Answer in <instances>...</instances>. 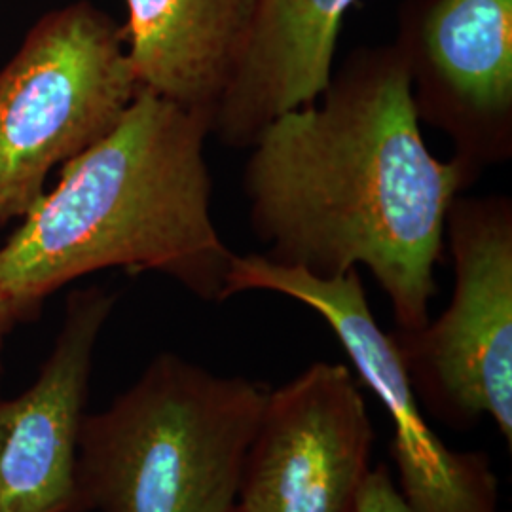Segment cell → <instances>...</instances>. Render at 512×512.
<instances>
[{
	"label": "cell",
	"mask_w": 512,
	"mask_h": 512,
	"mask_svg": "<svg viewBox=\"0 0 512 512\" xmlns=\"http://www.w3.org/2000/svg\"><path fill=\"white\" fill-rule=\"evenodd\" d=\"M321 97L275 118L251 147L243 190L262 256L319 277L363 264L395 329H421L450 205L476 179L425 145L395 46L353 52Z\"/></svg>",
	"instance_id": "cell-1"
},
{
	"label": "cell",
	"mask_w": 512,
	"mask_h": 512,
	"mask_svg": "<svg viewBox=\"0 0 512 512\" xmlns=\"http://www.w3.org/2000/svg\"><path fill=\"white\" fill-rule=\"evenodd\" d=\"M211 124L139 88L120 122L59 169L0 243V289L42 311L84 275L120 268L171 277L224 302L232 253L211 217Z\"/></svg>",
	"instance_id": "cell-2"
},
{
	"label": "cell",
	"mask_w": 512,
	"mask_h": 512,
	"mask_svg": "<svg viewBox=\"0 0 512 512\" xmlns=\"http://www.w3.org/2000/svg\"><path fill=\"white\" fill-rule=\"evenodd\" d=\"M270 387L165 351L86 414L76 512H234L245 454Z\"/></svg>",
	"instance_id": "cell-3"
},
{
	"label": "cell",
	"mask_w": 512,
	"mask_h": 512,
	"mask_svg": "<svg viewBox=\"0 0 512 512\" xmlns=\"http://www.w3.org/2000/svg\"><path fill=\"white\" fill-rule=\"evenodd\" d=\"M139 92L124 25L88 0L38 19L0 69V230L25 219L55 169L114 128Z\"/></svg>",
	"instance_id": "cell-4"
},
{
	"label": "cell",
	"mask_w": 512,
	"mask_h": 512,
	"mask_svg": "<svg viewBox=\"0 0 512 512\" xmlns=\"http://www.w3.org/2000/svg\"><path fill=\"white\" fill-rule=\"evenodd\" d=\"M454 260L448 308L421 329H393L425 412L452 429L484 416L512 446V202L458 196L446 217Z\"/></svg>",
	"instance_id": "cell-5"
},
{
	"label": "cell",
	"mask_w": 512,
	"mask_h": 512,
	"mask_svg": "<svg viewBox=\"0 0 512 512\" xmlns=\"http://www.w3.org/2000/svg\"><path fill=\"white\" fill-rule=\"evenodd\" d=\"M247 291L289 296L315 311L348 353L393 423L399 490L416 512H499V480L482 452L448 448L423 416L403 359L368 306L359 270L319 277L262 255H234L224 300Z\"/></svg>",
	"instance_id": "cell-6"
},
{
	"label": "cell",
	"mask_w": 512,
	"mask_h": 512,
	"mask_svg": "<svg viewBox=\"0 0 512 512\" xmlns=\"http://www.w3.org/2000/svg\"><path fill=\"white\" fill-rule=\"evenodd\" d=\"M374 427L351 370L313 363L270 389L239 478L236 512H355Z\"/></svg>",
	"instance_id": "cell-7"
},
{
	"label": "cell",
	"mask_w": 512,
	"mask_h": 512,
	"mask_svg": "<svg viewBox=\"0 0 512 512\" xmlns=\"http://www.w3.org/2000/svg\"><path fill=\"white\" fill-rule=\"evenodd\" d=\"M420 122L478 179L512 158V0H410L393 44Z\"/></svg>",
	"instance_id": "cell-8"
},
{
	"label": "cell",
	"mask_w": 512,
	"mask_h": 512,
	"mask_svg": "<svg viewBox=\"0 0 512 512\" xmlns=\"http://www.w3.org/2000/svg\"><path fill=\"white\" fill-rule=\"evenodd\" d=\"M116 300L103 287L69 294L35 382L16 397L0 389V512H76L78 439L93 359Z\"/></svg>",
	"instance_id": "cell-9"
},
{
	"label": "cell",
	"mask_w": 512,
	"mask_h": 512,
	"mask_svg": "<svg viewBox=\"0 0 512 512\" xmlns=\"http://www.w3.org/2000/svg\"><path fill=\"white\" fill-rule=\"evenodd\" d=\"M357 0H258L238 74L215 114L211 135L251 148L270 122L313 105L329 86L336 42Z\"/></svg>",
	"instance_id": "cell-10"
},
{
	"label": "cell",
	"mask_w": 512,
	"mask_h": 512,
	"mask_svg": "<svg viewBox=\"0 0 512 512\" xmlns=\"http://www.w3.org/2000/svg\"><path fill=\"white\" fill-rule=\"evenodd\" d=\"M258 0H126L139 88L211 126L243 61Z\"/></svg>",
	"instance_id": "cell-11"
},
{
	"label": "cell",
	"mask_w": 512,
	"mask_h": 512,
	"mask_svg": "<svg viewBox=\"0 0 512 512\" xmlns=\"http://www.w3.org/2000/svg\"><path fill=\"white\" fill-rule=\"evenodd\" d=\"M355 512H416L404 499L393 482L387 465H378L370 471L365 486L359 494Z\"/></svg>",
	"instance_id": "cell-12"
},
{
	"label": "cell",
	"mask_w": 512,
	"mask_h": 512,
	"mask_svg": "<svg viewBox=\"0 0 512 512\" xmlns=\"http://www.w3.org/2000/svg\"><path fill=\"white\" fill-rule=\"evenodd\" d=\"M38 315H40V310L33 308L31 304H27L23 300H19L18 296L0 289V378H2V372H4L2 357H4V348H6L8 336L21 323H29V321L37 319Z\"/></svg>",
	"instance_id": "cell-13"
},
{
	"label": "cell",
	"mask_w": 512,
	"mask_h": 512,
	"mask_svg": "<svg viewBox=\"0 0 512 512\" xmlns=\"http://www.w3.org/2000/svg\"><path fill=\"white\" fill-rule=\"evenodd\" d=\"M234 512H236V511H234Z\"/></svg>",
	"instance_id": "cell-14"
}]
</instances>
